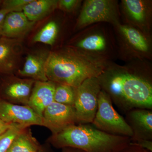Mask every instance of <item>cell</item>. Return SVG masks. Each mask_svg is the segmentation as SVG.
Listing matches in <instances>:
<instances>
[{
	"label": "cell",
	"instance_id": "1",
	"mask_svg": "<svg viewBox=\"0 0 152 152\" xmlns=\"http://www.w3.org/2000/svg\"><path fill=\"white\" fill-rule=\"evenodd\" d=\"M48 80L77 88L85 80L107 70L103 60L71 48L50 52L45 64Z\"/></svg>",
	"mask_w": 152,
	"mask_h": 152
},
{
	"label": "cell",
	"instance_id": "2",
	"mask_svg": "<svg viewBox=\"0 0 152 152\" xmlns=\"http://www.w3.org/2000/svg\"><path fill=\"white\" fill-rule=\"evenodd\" d=\"M98 78L102 89L124 110H151L152 86L146 79L123 70H106Z\"/></svg>",
	"mask_w": 152,
	"mask_h": 152
},
{
	"label": "cell",
	"instance_id": "3",
	"mask_svg": "<svg viewBox=\"0 0 152 152\" xmlns=\"http://www.w3.org/2000/svg\"><path fill=\"white\" fill-rule=\"evenodd\" d=\"M48 142L56 148L71 147L85 152H119L130 144L131 138L105 132L89 124H78L52 134Z\"/></svg>",
	"mask_w": 152,
	"mask_h": 152
},
{
	"label": "cell",
	"instance_id": "4",
	"mask_svg": "<svg viewBox=\"0 0 152 152\" xmlns=\"http://www.w3.org/2000/svg\"><path fill=\"white\" fill-rule=\"evenodd\" d=\"M93 126L100 130L111 134L132 138V128L113 106L109 95L102 89L99 96L97 110Z\"/></svg>",
	"mask_w": 152,
	"mask_h": 152
},
{
	"label": "cell",
	"instance_id": "5",
	"mask_svg": "<svg viewBox=\"0 0 152 152\" xmlns=\"http://www.w3.org/2000/svg\"><path fill=\"white\" fill-rule=\"evenodd\" d=\"M102 87L97 77L85 80L76 90L74 108L77 124L92 123L97 110Z\"/></svg>",
	"mask_w": 152,
	"mask_h": 152
},
{
	"label": "cell",
	"instance_id": "6",
	"mask_svg": "<svg viewBox=\"0 0 152 152\" xmlns=\"http://www.w3.org/2000/svg\"><path fill=\"white\" fill-rule=\"evenodd\" d=\"M116 18V9L113 1L88 0L85 1L77 26L80 28L97 22H115Z\"/></svg>",
	"mask_w": 152,
	"mask_h": 152
},
{
	"label": "cell",
	"instance_id": "7",
	"mask_svg": "<svg viewBox=\"0 0 152 152\" xmlns=\"http://www.w3.org/2000/svg\"><path fill=\"white\" fill-rule=\"evenodd\" d=\"M0 118L10 124L28 128L33 125L43 126V118L28 105L17 104L0 99Z\"/></svg>",
	"mask_w": 152,
	"mask_h": 152
},
{
	"label": "cell",
	"instance_id": "8",
	"mask_svg": "<svg viewBox=\"0 0 152 152\" xmlns=\"http://www.w3.org/2000/svg\"><path fill=\"white\" fill-rule=\"evenodd\" d=\"M42 118L44 126L51 131L52 134L77 124L74 107L55 102L45 109Z\"/></svg>",
	"mask_w": 152,
	"mask_h": 152
},
{
	"label": "cell",
	"instance_id": "9",
	"mask_svg": "<svg viewBox=\"0 0 152 152\" xmlns=\"http://www.w3.org/2000/svg\"><path fill=\"white\" fill-rule=\"evenodd\" d=\"M35 81L31 79H10L3 85V96L12 103L28 105Z\"/></svg>",
	"mask_w": 152,
	"mask_h": 152
},
{
	"label": "cell",
	"instance_id": "10",
	"mask_svg": "<svg viewBox=\"0 0 152 152\" xmlns=\"http://www.w3.org/2000/svg\"><path fill=\"white\" fill-rule=\"evenodd\" d=\"M145 109H134L127 115L128 124L132 128L133 136L131 140L139 139L152 140V112Z\"/></svg>",
	"mask_w": 152,
	"mask_h": 152
},
{
	"label": "cell",
	"instance_id": "11",
	"mask_svg": "<svg viewBox=\"0 0 152 152\" xmlns=\"http://www.w3.org/2000/svg\"><path fill=\"white\" fill-rule=\"evenodd\" d=\"M56 83L50 81H36L28 106L43 118L45 109L54 101Z\"/></svg>",
	"mask_w": 152,
	"mask_h": 152
},
{
	"label": "cell",
	"instance_id": "12",
	"mask_svg": "<svg viewBox=\"0 0 152 152\" xmlns=\"http://www.w3.org/2000/svg\"><path fill=\"white\" fill-rule=\"evenodd\" d=\"M35 23L30 21L23 12H10L5 18L2 37L22 39L31 30Z\"/></svg>",
	"mask_w": 152,
	"mask_h": 152
},
{
	"label": "cell",
	"instance_id": "13",
	"mask_svg": "<svg viewBox=\"0 0 152 152\" xmlns=\"http://www.w3.org/2000/svg\"><path fill=\"white\" fill-rule=\"evenodd\" d=\"M21 46V39L0 37V73H11L16 69Z\"/></svg>",
	"mask_w": 152,
	"mask_h": 152
},
{
	"label": "cell",
	"instance_id": "14",
	"mask_svg": "<svg viewBox=\"0 0 152 152\" xmlns=\"http://www.w3.org/2000/svg\"><path fill=\"white\" fill-rule=\"evenodd\" d=\"M50 52L39 50L29 54L22 69L18 74L35 81H48L45 73V64Z\"/></svg>",
	"mask_w": 152,
	"mask_h": 152
},
{
	"label": "cell",
	"instance_id": "15",
	"mask_svg": "<svg viewBox=\"0 0 152 152\" xmlns=\"http://www.w3.org/2000/svg\"><path fill=\"white\" fill-rule=\"evenodd\" d=\"M58 3L56 0H32L24 7L23 12L30 21L35 23L57 8Z\"/></svg>",
	"mask_w": 152,
	"mask_h": 152
},
{
	"label": "cell",
	"instance_id": "16",
	"mask_svg": "<svg viewBox=\"0 0 152 152\" xmlns=\"http://www.w3.org/2000/svg\"><path fill=\"white\" fill-rule=\"evenodd\" d=\"M42 148L26 128L18 134L7 152H39Z\"/></svg>",
	"mask_w": 152,
	"mask_h": 152
},
{
	"label": "cell",
	"instance_id": "17",
	"mask_svg": "<svg viewBox=\"0 0 152 152\" xmlns=\"http://www.w3.org/2000/svg\"><path fill=\"white\" fill-rule=\"evenodd\" d=\"M120 30L129 44L140 52L146 53L149 45L145 38L138 30L128 26H121Z\"/></svg>",
	"mask_w": 152,
	"mask_h": 152
},
{
	"label": "cell",
	"instance_id": "18",
	"mask_svg": "<svg viewBox=\"0 0 152 152\" xmlns=\"http://www.w3.org/2000/svg\"><path fill=\"white\" fill-rule=\"evenodd\" d=\"M58 25L51 21L44 26L33 39L34 42H40L53 45L54 44L58 34Z\"/></svg>",
	"mask_w": 152,
	"mask_h": 152
},
{
	"label": "cell",
	"instance_id": "19",
	"mask_svg": "<svg viewBox=\"0 0 152 152\" xmlns=\"http://www.w3.org/2000/svg\"><path fill=\"white\" fill-rule=\"evenodd\" d=\"M76 90L75 88L68 85L56 83L54 101L58 103L73 107Z\"/></svg>",
	"mask_w": 152,
	"mask_h": 152
},
{
	"label": "cell",
	"instance_id": "20",
	"mask_svg": "<svg viewBox=\"0 0 152 152\" xmlns=\"http://www.w3.org/2000/svg\"><path fill=\"white\" fill-rule=\"evenodd\" d=\"M128 13L138 23H142L146 16V7L143 1L140 0H125L123 1Z\"/></svg>",
	"mask_w": 152,
	"mask_h": 152
},
{
	"label": "cell",
	"instance_id": "21",
	"mask_svg": "<svg viewBox=\"0 0 152 152\" xmlns=\"http://www.w3.org/2000/svg\"><path fill=\"white\" fill-rule=\"evenodd\" d=\"M77 47L85 50L101 51L105 49L106 42L102 36L99 34L92 35L79 42Z\"/></svg>",
	"mask_w": 152,
	"mask_h": 152
},
{
	"label": "cell",
	"instance_id": "22",
	"mask_svg": "<svg viewBox=\"0 0 152 152\" xmlns=\"http://www.w3.org/2000/svg\"><path fill=\"white\" fill-rule=\"evenodd\" d=\"M26 128L17 124H12L11 127L0 136V152H7L18 134Z\"/></svg>",
	"mask_w": 152,
	"mask_h": 152
},
{
	"label": "cell",
	"instance_id": "23",
	"mask_svg": "<svg viewBox=\"0 0 152 152\" xmlns=\"http://www.w3.org/2000/svg\"><path fill=\"white\" fill-rule=\"evenodd\" d=\"M32 0H6L3 1L1 5L2 8L12 12H23L25 6Z\"/></svg>",
	"mask_w": 152,
	"mask_h": 152
},
{
	"label": "cell",
	"instance_id": "24",
	"mask_svg": "<svg viewBox=\"0 0 152 152\" xmlns=\"http://www.w3.org/2000/svg\"><path fill=\"white\" fill-rule=\"evenodd\" d=\"M80 1L76 0H60L58 1V7L67 12L73 10Z\"/></svg>",
	"mask_w": 152,
	"mask_h": 152
},
{
	"label": "cell",
	"instance_id": "25",
	"mask_svg": "<svg viewBox=\"0 0 152 152\" xmlns=\"http://www.w3.org/2000/svg\"><path fill=\"white\" fill-rule=\"evenodd\" d=\"M131 142L142 148L152 152V140H143V139L137 140H131Z\"/></svg>",
	"mask_w": 152,
	"mask_h": 152
},
{
	"label": "cell",
	"instance_id": "26",
	"mask_svg": "<svg viewBox=\"0 0 152 152\" xmlns=\"http://www.w3.org/2000/svg\"><path fill=\"white\" fill-rule=\"evenodd\" d=\"M119 152H151L132 143Z\"/></svg>",
	"mask_w": 152,
	"mask_h": 152
},
{
	"label": "cell",
	"instance_id": "27",
	"mask_svg": "<svg viewBox=\"0 0 152 152\" xmlns=\"http://www.w3.org/2000/svg\"><path fill=\"white\" fill-rule=\"evenodd\" d=\"M10 12V11L9 10H6L2 8L0 9V37H2L3 25H4L5 18L7 14Z\"/></svg>",
	"mask_w": 152,
	"mask_h": 152
},
{
	"label": "cell",
	"instance_id": "28",
	"mask_svg": "<svg viewBox=\"0 0 152 152\" xmlns=\"http://www.w3.org/2000/svg\"><path fill=\"white\" fill-rule=\"evenodd\" d=\"M12 124H8L0 118V136L1 135L11 127Z\"/></svg>",
	"mask_w": 152,
	"mask_h": 152
},
{
	"label": "cell",
	"instance_id": "29",
	"mask_svg": "<svg viewBox=\"0 0 152 152\" xmlns=\"http://www.w3.org/2000/svg\"><path fill=\"white\" fill-rule=\"evenodd\" d=\"M62 152H85L81 150L71 147H66L62 148Z\"/></svg>",
	"mask_w": 152,
	"mask_h": 152
},
{
	"label": "cell",
	"instance_id": "30",
	"mask_svg": "<svg viewBox=\"0 0 152 152\" xmlns=\"http://www.w3.org/2000/svg\"><path fill=\"white\" fill-rule=\"evenodd\" d=\"M39 152H50V151H49L48 149H47L45 147H43L42 146V148H41L40 151Z\"/></svg>",
	"mask_w": 152,
	"mask_h": 152
},
{
	"label": "cell",
	"instance_id": "31",
	"mask_svg": "<svg viewBox=\"0 0 152 152\" xmlns=\"http://www.w3.org/2000/svg\"><path fill=\"white\" fill-rule=\"evenodd\" d=\"M3 1L0 0V6L1 5Z\"/></svg>",
	"mask_w": 152,
	"mask_h": 152
}]
</instances>
